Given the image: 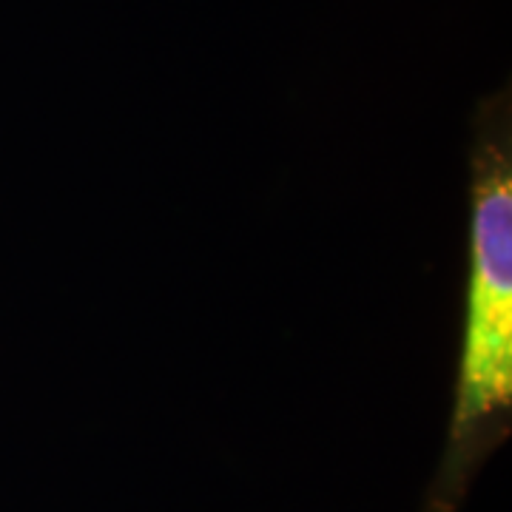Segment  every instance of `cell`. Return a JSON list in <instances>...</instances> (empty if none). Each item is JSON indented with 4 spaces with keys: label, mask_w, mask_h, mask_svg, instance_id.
<instances>
[{
    "label": "cell",
    "mask_w": 512,
    "mask_h": 512,
    "mask_svg": "<svg viewBox=\"0 0 512 512\" xmlns=\"http://www.w3.org/2000/svg\"><path fill=\"white\" fill-rule=\"evenodd\" d=\"M512 419V123L507 92L476 114L470 262L453 421L424 512H458Z\"/></svg>",
    "instance_id": "obj_1"
}]
</instances>
